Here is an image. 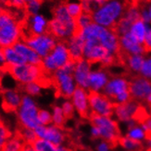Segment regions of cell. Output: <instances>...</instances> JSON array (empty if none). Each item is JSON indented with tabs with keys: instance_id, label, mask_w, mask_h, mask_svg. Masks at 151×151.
I'll return each mask as SVG.
<instances>
[{
	"instance_id": "8992f818",
	"label": "cell",
	"mask_w": 151,
	"mask_h": 151,
	"mask_svg": "<svg viewBox=\"0 0 151 151\" xmlns=\"http://www.w3.org/2000/svg\"><path fill=\"white\" fill-rule=\"evenodd\" d=\"M40 109L33 97L23 95L20 106L17 110V117L21 128L35 129L39 126L38 113Z\"/></svg>"
},
{
	"instance_id": "4fadbf2b",
	"label": "cell",
	"mask_w": 151,
	"mask_h": 151,
	"mask_svg": "<svg viewBox=\"0 0 151 151\" xmlns=\"http://www.w3.org/2000/svg\"><path fill=\"white\" fill-rule=\"evenodd\" d=\"M52 78L58 95L64 99H70L78 88L72 74L66 72L62 68L58 69L53 74Z\"/></svg>"
},
{
	"instance_id": "cb8c5ba5",
	"label": "cell",
	"mask_w": 151,
	"mask_h": 151,
	"mask_svg": "<svg viewBox=\"0 0 151 151\" xmlns=\"http://www.w3.org/2000/svg\"><path fill=\"white\" fill-rule=\"evenodd\" d=\"M66 44L72 61L76 62L82 58L85 42L82 40V38L78 34H75L68 41H66Z\"/></svg>"
},
{
	"instance_id": "277c9868",
	"label": "cell",
	"mask_w": 151,
	"mask_h": 151,
	"mask_svg": "<svg viewBox=\"0 0 151 151\" xmlns=\"http://www.w3.org/2000/svg\"><path fill=\"white\" fill-rule=\"evenodd\" d=\"M126 4L120 0H107L102 6L92 12L93 22L107 29H114L123 18Z\"/></svg>"
},
{
	"instance_id": "f6af8a7d",
	"label": "cell",
	"mask_w": 151,
	"mask_h": 151,
	"mask_svg": "<svg viewBox=\"0 0 151 151\" xmlns=\"http://www.w3.org/2000/svg\"><path fill=\"white\" fill-rule=\"evenodd\" d=\"M112 101H113V102L115 103V105H118V104H124V103L129 102L130 101H132V97H131L130 91L128 90V91H125V92L120 93V95H118L117 97H115Z\"/></svg>"
},
{
	"instance_id": "9c48e42d",
	"label": "cell",
	"mask_w": 151,
	"mask_h": 151,
	"mask_svg": "<svg viewBox=\"0 0 151 151\" xmlns=\"http://www.w3.org/2000/svg\"><path fill=\"white\" fill-rule=\"evenodd\" d=\"M10 76L21 86H26L33 82H42L44 72L41 65L22 64L18 66L9 68Z\"/></svg>"
},
{
	"instance_id": "f546056e",
	"label": "cell",
	"mask_w": 151,
	"mask_h": 151,
	"mask_svg": "<svg viewBox=\"0 0 151 151\" xmlns=\"http://www.w3.org/2000/svg\"><path fill=\"white\" fill-rule=\"evenodd\" d=\"M25 143L19 134H12L7 141L1 151H20L24 147Z\"/></svg>"
},
{
	"instance_id": "681fc988",
	"label": "cell",
	"mask_w": 151,
	"mask_h": 151,
	"mask_svg": "<svg viewBox=\"0 0 151 151\" xmlns=\"http://www.w3.org/2000/svg\"><path fill=\"white\" fill-rule=\"evenodd\" d=\"M89 134L93 138H96V139L100 138L99 129H98V127L96 126V125L91 124V126H90V128H89Z\"/></svg>"
},
{
	"instance_id": "9a60e30c",
	"label": "cell",
	"mask_w": 151,
	"mask_h": 151,
	"mask_svg": "<svg viewBox=\"0 0 151 151\" xmlns=\"http://www.w3.org/2000/svg\"><path fill=\"white\" fill-rule=\"evenodd\" d=\"M111 76L109 71L105 67L99 65L97 67H94L89 76L88 81V91L90 93H100L108 84V82Z\"/></svg>"
},
{
	"instance_id": "44dd1931",
	"label": "cell",
	"mask_w": 151,
	"mask_h": 151,
	"mask_svg": "<svg viewBox=\"0 0 151 151\" xmlns=\"http://www.w3.org/2000/svg\"><path fill=\"white\" fill-rule=\"evenodd\" d=\"M49 20L43 14L29 16L26 21V29L28 35H41L48 32Z\"/></svg>"
},
{
	"instance_id": "d6986e66",
	"label": "cell",
	"mask_w": 151,
	"mask_h": 151,
	"mask_svg": "<svg viewBox=\"0 0 151 151\" xmlns=\"http://www.w3.org/2000/svg\"><path fill=\"white\" fill-rule=\"evenodd\" d=\"M130 88V80L123 76H112L106 85L103 93L113 100L120 93L128 91Z\"/></svg>"
},
{
	"instance_id": "8d00e7d4",
	"label": "cell",
	"mask_w": 151,
	"mask_h": 151,
	"mask_svg": "<svg viewBox=\"0 0 151 151\" xmlns=\"http://www.w3.org/2000/svg\"><path fill=\"white\" fill-rule=\"evenodd\" d=\"M66 7L70 16L75 19L84 13L81 2H67Z\"/></svg>"
},
{
	"instance_id": "7c38bea8",
	"label": "cell",
	"mask_w": 151,
	"mask_h": 151,
	"mask_svg": "<svg viewBox=\"0 0 151 151\" xmlns=\"http://www.w3.org/2000/svg\"><path fill=\"white\" fill-rule=\"evenodd\" d=\"M89 105L91 115L97 116H113L115 103L103 92L90 93Z\"/></svg>"
},
{
	"instance_id": "7402d4cb",
	"label": "cell",
	"mask_w": 151,
	"mask_h": 151,
	"mask_svg": "<svg viewBox=\"0 0 151 151\" xmlns=\"http://www.w3.org/2000/svg\"><path fill=\"white\" fill-rule=\"evenodd\" d=\"M13 48L17 51L21 59L23 60L25 64L40 65L42 62V58L36 54V52L29 46L28 43L25 42L24 38L19 41L17 43L13 45Z\"/></svg>"
},
{
	"instance_id": "816d5d0a",
	"label": "cell",
	"mask_w": 151,
	"mask_h": 151,
	"mask_svg": "<svg viewBox=\"0 0 151 151\" xmlns=\"http://www.w3.org/2000/svg\"><path fill=\"white\" fill-rule=\"evenodd\" d=\"M144 143H145V147H146V148H147L148 151H151V137H150V135H148L147 138L146 139V141H145Z\"/></svg>"
},
{
	"instance_id": "d6a6232c",
	"label": "cell",
	"mask_w": 151,
	"mask_h": 151,
	"mask_svg": "<svg viewBox=\"0 0 151 151\" xmlns=\"http://www.w3.org/2000/svg\"><path fill=\"white\" fill-rule=\"evenodd\" d=\"M20 138L23 140L25 145H33L37 139L35 131L34 129H28V128H21L18 134Z\"/></svg>"
},
{
	"instance_id": "6da1fadb",
	"label": "cell",
	"mask_w": 151,
	"mask_h": 151,
	"mask_svg": "<svg viewBox=\"0 0 151 151\" xmlns=\"http://www.w3.org/2000/svg\"><path fill=\"white\" fill-rule=\"evenodd\" d=\"M76 19L68 13L66 3H58L53 9V18L49 20L48 32L58 41L66 42L77 34Z\"/></svg>"
},
{
	"instance_id": "5b68a950",
	"label": "cell",
	"mask_w": 151,
	"mask_h": 151,
	"mask_svg": "<svg viewBox=\"0 0 151 151\" xmlns=\"http://www.w3.org/2000/svg\"><path fill=\"white\" fill-rule=\"evenodd\" d=\"M71 60L66 42L58 41L50 54L42 58L41 67L44 73L53 75Z\"/></svg>"
},
{
	"instance_id": "d4e9b609",
	"label": "cell",
	"mask_w": 151,
	"mask_h": 151,
	"mask_svg": "<svg viewBox=\"0 0 151 151\" xmlns=\"http://www.w3.org/2000/svg\"><path fill=\"white\" fill-rule=\"evenodd\" d=\"M148 24H147L146 22L143 20L139 19L137 21H135L131 26V29L129 31V35L134 39L135 41H137L138 42L143 44V42L145 40V36L147 32L148 29Z\"/></svg>"
},
{
	"instance_id": "836d02e7",
	"label": "cell",
	"mask_w": 151,
	"mask_h": 151,
	"mask_svg": "<svg viewBox=\"0 0 151 151\" xmlns=\"http://www.w3.org/2000/svg\"><path fill=\"white\" fill-rule=\"evenodd\" d=\"M33 147L36 151H58V146L52 144L48 141L39 138L35 140V142L33 144Z\"/></svg>"
},
{
	"instance_id": "4316f807",
	"label": "cell",
	"mask_w": 151,
	"mask_h": 151,
	"mask_svg": "<svg viewBox=\"0 0 151 151\" xmlns=\"http://www.w3.org/2000/svg\"><path fill=\"white\" fill-rule=\"evenodd\" d=\"M125 135L129 137V138L134 140V141L142 143V144L146 141V139L148 137L147 132L144 130V128L142 127V125L140 124H136L133 127L126 129Z\"/></svg>"
},
{
	"instance_id": "b9f144b4",
	"label": "cell",
	"mask_w": 151,
	"mask_h": 151,
	"mask_svg": "<svg viewBox=\"0 0 151 151\" xmlns=\"http://www.w3.org/2000/svg\"><path fill=\"white\" fill-rule=\"evenodd\" d=\"M140 19L151 25V1L143 5L140 9Z\"/></svg>"
},
{
	"instance_id": "603a6c76",
	"label": "cell",
	"mask_w": 151,
	"mask_h": 151,
	"mask_svg": "<svg viewBox=\"0 0 151 151\" xmlns=\"http://www.w3.org/2000/svg\"><path fill=\"white\" fill-rule=\"evenodd\" d=\"M21 93L16 88H7L3 91V105L7 111H15L19 109L22 101Z\"/></svg>"
},
{
	"instance_id": "4dcf8cb0",
	"label": "cell",
	"mask_w": 151,
	"mask_h": 151,
	"mask_svg": "<svg viewBox=\"0 0 151 151\" xmlns=\"http://www.w3.org/2000/svg\"><path fill=\"white\" fill-rule=\"evenodd\" d=\"M140 9L141 6L135 3L128 5L126 6V9L123 17H124L128 20H130L132 23H133V22L140 19Z\"/></svg>"
},
{
	"instance_id": "f35d334b",
	"label": "cell",
	"mask_w": 151,
	"mask_h": 151,
	"mask_svg": "<svg viewBox=\"0 0 151 151\" xmlns=\"http://www.w3.org/2000/svg\"><path fill=\"white\" fill-rule=\"evenodd\" d=\"M42 7V2L39 0H28L25 4V10L29 16L40 14Z\"/></svg>"
},
{
	"instance_id": "ee69618b",
	"label": "cell",
	"mask_w": 151,
	"mask_h": 151,
	"mask_svg": "<svg viewBox=\"0 0 151 151\" xmlns=\"http://www.w3.org/2000/svg\"><path fill=\"white\" fill-rule=\"evenodd\" d=\"M60 107H61L64 114L67 118L71 117L74 114L75 110H74V107H73V105L70 99H64L62 101L61 104H60Z\"/></svg>"
},
{
	"instance_id": "f907efd6",
	"label": "cell",
	"mask_w": 151,
	"mask_h": 151,
	"mask_svg": "<svg viewBox=\"0 0 151 151\" xmlns=\"http://www.w3.org/2000/svg\"><path fill=\"white\" fill-rule=\"evenodd\" d=\"M10 4L16 9H20L22 7H25L26 1H23V0H13V1H10Z\"/></svg>"
},
{
	"instance_id": "484cf974",
	"label": "cell",
	"mask_w": 151,
	"mask_h": 151,
	"mask_svg": "<svg viewBox=\"0 0 151 151\" xmlns=\"http://www.w3.org/2000/svg\"><path fill=\"white\" fill-rule=\"evenodd\" d=\"M4 52V60H5V65L7 69L11 68V67L18 66L20 65L25 64L23 60L21 59L20 55L17 52V51L12 47H7L3 49Z\"/></svg>"
},
{
	"instance_id": "7bdbcfd3",
	"label": "cell",
	"mask_w": 151,
	"mask_h": 151,
	"mask_svg": "<svg viewBox=\"0 0 151 151\" xmlns=\"http://www.w3.org/2000/svg\"><path fill=\"white\" fill-rule=\"evenodd\" d=\"M91 23H93V19H92V16L91 14L88 13H82L81 16H79L76 19V24L78 27V29H82L86 28L87 26H89Z\"/></svg>"
},
{
	"instance_id": "74e56055",
	"label": "cell",
	"mask_w": 151,
	"mask_h": 151,
	"mask_svg": "<svg viewBox=\"0 0 151 151\" xmlns=\"http://www.w3.org/2000/svg\"><path fill=\"white\" fill-rule=\"evenodd\" d=\"M139 76L146 79L151 80V54H147V55H145Z\"/></svg>"
},
{
	"instance_id": "d590c367",
	"label": "cell",
	"mask_w": 151,
	"mask_h": 151,
	"mask_svg": "<svg viewBox=\"0 0 151 151\" xmlns=\"http://www.w3.org/2000/svg\"><path fill=\"white\" fill-rule=\"evenodd\" d=\"M132 25H133V23L130 20H128L127 19L123 17L118 21L117 25L114 28V31L117 32V34L119 36H123V35L127 34L128 32H129Z\"/></svg>"
},
{
	"instance_id": "7dc6e473",
	"label": "cell",
	"mask_w": 151,
	"mask_h": 151,
	"mask_svg": "<svg viewBox=\"0 0 151 151\" xmlns=\"http://www.w3.org/2000/svg\"><path fill=\"white\" fill-rule=\"evenodd\" d=\"M143 45L147 54H151V25L148 26L147 32L145 36V40L143 42Z\"/></svg>"
},
{
	"instance_id": "1f68e13d",
	"label": "cell",
	"mask_w": 151,
	"mask_h": 151,
	"mask_svg": "<svg viewBox=\"0 0 151 151\" xmlns=\"http://www.w3.org/2000/svg\"><path fill=\"white\" fill-rule=\"evenodd\" d=\"M51 114H52V124L59 127H62L64 125V124L66 123L67 117L65 116L60 105L53 106L51 110Z\"/></svg>"
},
{
	"instance_id": "2e32d148",
	"label": "cell",
	"mask_w": 151,
	"mask_h": 151,
	"mask_svg": "<svg viewBox=\"0 0 151 151\" xmlns=\"http://www.w3.org/2000/svg\"><path fill=\"white\" fill-rule=\"evenodd\" d=\"M141 111V106L138 102L132 100L124 104L115 105L113 117L118 123L125 124L132 119H136Z\"/></svg>"
},
{
	"instance_id": "ffe728a7",
	"label": "cell",
	"mask_w": 151,
	"mask_h": 151,
	"mask_svg": "<svg viewBox=\"0 0 151 151\" xmlns=\"http://www.w3.org/2000/svg\"><path fill=\"white\" fill-rule=\"evenodd\" d=\"M120 51L125 55H145L147 54L144 45L133 39L129 33L120 36Z\"/></svg>"
},
{
	"instance_id": "30bf717a",
	"label": "cell",
	"mask_w": 151,
	"mask_h": 151,
	"mask_svg": "<svg viewBox=\"0 0 151 151\" xmlns=\"http://www.w3.org/2000/svg\"><path fill=\"white\" fill-rule=\"evenodd\" d=\"M24 40L37 55L41 58L47 56L51 51L54 49L58 42L56 38L47 32L41 35H29L24 36Z\"/></svg>"
},
{
	"instance_id": "9f6ffc18",
	"label": "cell",
	"mask_w": 151,
	"mask_h": 151,
	"mask_svg": "<svg viewBox=\"0 0 151 151\" xmlns=\"http://www.w3.org/2000/svg\"><path fill=\"white\" fill-rule=\"evenodd\" d=\"M3 10H4V9H3V7H2V6H1V5H0V15H1V13L3 12Z\"/></svg>"
},
{
	"instance_id": "ab89813d",
	"label": "cell",
	"mask_w": 151,
	"mask_h": 151,
	"mask_svg": "<svg viewBox=\"0 0 151 151\" xmlns=\"http://www.w3.org/2000/svg\"><path fill=\"white\" fill-rule=\"evenodd\" d=\"M12 135L10 130L7 128V126L0 121V151L5 146L7 141L9 139V137Z\"/></svg>"
},
{
	"instance_id": "3957f363",
	"label": "cell",
	"mask_w": 151,
	"mask_h": 151,
	"mask_svg": "<svg viewBox=\"0 0 151 151\" xmlns=\"http://www.w3.org/2000/svg\"><path fill=\"white\" fill-rule=\"evenodd\" d=\"M24 38L23 28L16 16L4 9L0 15V49L12 47Z\"/></svg>"
},
{
	"instance_id": "f5cc1de1",
	"label": "cell",
	"mask_w": 151,
	"mask_h": 151,
	"mask_svg": "<svg viewBox=\"0 0 151 151\" xmlns=\"http://www.w3.org/2000/svg\"><path fill=\"white\" fill-rule=\"evenodd\" d=\"M58 151H71V149L69 147H67L65 144L58 146Z\"/></svg>"
},
{
	"instance_id": "52a82bcc",
	"label": "cell",
	"mask_w": 151,
	"mask_h": 151,
	"mask_svg": "<svg viewBox=\"0 0 151 151\" xmlns=\"http://www.w3.org/2000/svg\"><path fill=\"white\" fill-rule=\"evenodd\" d=\"M82 58L94 65H99L103 67H109L116 61V55H111L96 41L85 42Z\"/></svg>"
},
{
	"instance_id": "60d3db41",
	"label": "cell",
	"mask_w": 151,
	"mask_h": 151,
	"mask_svg": "<svg viewBox=\"0 0 151 151\" xmlns=\"http://www.w3.org/2000/svg\"><path fill=\"white\" fill-rule=\"evenodd\" d=\"M38 121H39V124L43 126L52 124L51 111L47 109H40L38 113Z\"/></svg>"
},
{
	"instance_id": "e575fe53",
	"label": "cell",
	"mask_w": 151,
	"mask_h": 151,
	"mask_svg": "<svg viewBox=\"0 0 151 151\" xmlns=\"http://www.w3.org/2000/svg\"><path fill=\"white\" fill-rule=\"evenodd\" d=\"M25 95H28L30 97H36L39 96L42 93L43 90V85L42 82H33L30 84L23 87Z\"/></svg>"
},
{
	"instance_id": "5bb4252c",
	"label": "cell",
	"mask_w": 151,
	"mask_h": 151,
	"mask_svg": "<svg viewBox=\"0 0 151 151\" xmlns=\"http://www.w3.org/2000/svg\"><path fill=\"white\" fill-rule=\"evenodd\" d=\"M34 131L37 138L48 141L56 146L64 145L67 139V134L62 127L54 124H49L47 126L39 125L35 128Z\"/></svg>"
},
{
	"instance_id": "ac0fdd59",
	"label": "cell",
	"mask_w": 151,
	"mask_h": 151,
	"mask_svg": "<svg viewBox=\"0 0 151 151\" xmlns=\"http://www.w3.org/2000/svg\"><path fill=\"white\" fill-rule=\"evenodd\" d=\"M92 69L93 65L84 58L75 62L72 76L78 88L88 90L89 76L91 74Z\"/></svg>"
},
{
	"instance_id": "ba28073f",
	"label": "cell",
	"mask_w": 151,
	"mask_h": 151,
	"mask_svg": "<svg viewBox=\"0 0 151 151\" xmlns=\"http://www.w3.org/2000/svg\"><path fill=\"white\" fill-rule=\"evenodd\" d=\"M91 124L98 127L100 138L108 141L110 144H115L118 142L120 134L119 123L113 116H97L90 115Z\"/></svg>"
},
{
	"instance_id": "11a10c76",
	"label": "cell",
	"mask_w": 151,
	"mask_h": 151,
	"mask_svg": "<svg viewBox=\"0 0 151 151\" xmlns=\"http://www.w3.org/2000/svg\"><path fill=\"white\" fill-rule=\"evenodd\" d=\"M0 65H5V60H4V52H3V49H0Z\"/></svg>"
},
{
	"instance_id": "f1b7e54d",
	"label": "cell",
	"mask_w": 151,
	"mask_h": 151,
	"mask_svg": "<svg viewBox=\"0 0 151 151\" xmlns=\"http://www.w3.org/2000/svg\"><path fill=\"white\" fill-rule=\"evenodd\" d=\"M119 147L123 149V151H142L143 149V144L137 141H134L125 134L120 135L118 140Z\"/></svg>"
},
{
	"instance_id": "8fae6325",
	"label": "cell",
	"mask_w": 151,
	"mask_h": 151,
	"mask_svg": "<svg viewBox=\"0 0 151 151\" xmlns=\"http://www.w3.org/2000/svg\"><path fill=\"white\" fill-rule=\"evenodd\" d=\"M129 91L132 100L151 106V80L137 76L130 79Z\"/></svg>"
},
{
	"instance_id": "db71d44e",
	"label": "cell",
	"mask_w": 151,
	"mask_h": 151,
	"mask_svg": "<svg viewBox=\"0 0 151 151\" xmlns=\"http://www.w3.org/2000/svg\"><path fill=\"white\" fill-rule=\"evenodd\" d=\"M20 151H36V150L34 149L33 145H25L24 147L22 148Z\"/></svg>"
},
{
	"instance_id": "7a4b0ae2",
	"label": "cell",
	"mask_w": 151,
	"mask_h": 151,
	"mask_svg": "<svg viewBox=\"0 0 151 151\" xmlns=\"http://www.w3.org/2000/svg\"><path fill=\"white\" fill-rule=\"evenodd\" d=\"M77 34L84 42L96 41L111 55H117L120 51V36L114 29H107L91 23L86 28L79 29Z\"/></svg>"
},
{
	"instance_id": "bcb514c9",
	"label": "cell",
	"mask_w": 151,
	"mask_h": 151,
	"mask_svg": "<svg viewBox=\"0 0 151 151\" xmlns=\"http://www.w3.org/2000/svg\"><path fill=\"white\" fill-rule=\"evenodd\" d=\"M112 150V144L108 141L99 139L95 146V151H111Z\"/></svg>"
},
{
	"instance_id": "83f0119b",
	"label": "cell",
	"mask_w": 151,
	"mask_h": 151,
	"mask_svg": "<svg viewBox=\"0 0 151 151\" xmlns=\"http://www.w3.org/2000/svg\"><path fill=\"white\" fill-rule=\"evenodd\" d=\"M145 55H125L124 64L132 73L139 74Z\"/></svg>"
},
{
	"instance_id": "c3c4849f",
	"label": "cell",
	"mask_w": 151,
	"mask_h": 151,
	"mask_svg": "<svg viewBox=\"0 0 151 151\" xmlns=\"http://www.w3.org/2000/svg\"><path fill=\"white\" fill-rule=\"evenodd\" d=\"M140 124L144 128V130L147 132V135H150L151 137V115H148L143 118Z\"/></svg>"
},
{
	"instance_id": "e0dca14e",
	"label": "cell",
	"mask_w": 151,
	"mask_h": 151,
	"mask_svg": "<svg viewBox=\"0 0 151 151\" xmlns=\"http://www.w3.org/2000/svg\"><path fill=\"white\" fill-rule=\"evenodd\" d=\"M89 95L90 92L88 90L77 88L72 96L70 98L75 112H77L82 117H90L91 115L89 105Z\"/></svg>"
}]
</instances>
